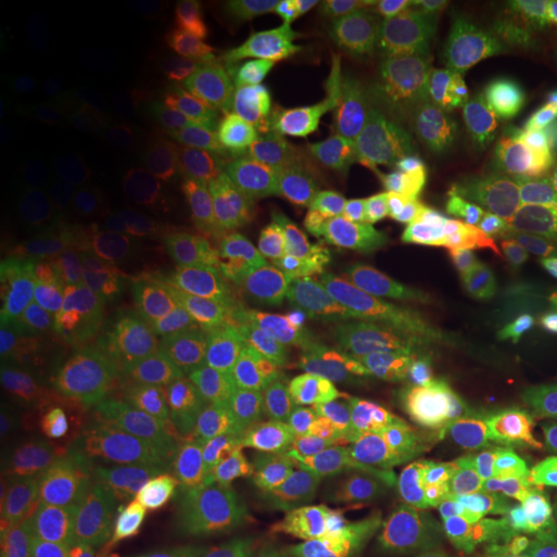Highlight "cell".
Masks as SVG:
<instances>
[{"label": "cell", "instance_id": "obj_1", "mask_svg": "<svg viewBox=\"0 0 557 557\" xmlns=\"http://www.w3.org/2000/svg\"><path fill=\"white\" fill-rule=\"evenodd\" d=\"M305 462L315 491L344 513L403 532L423 521V496L408 457L361 418L320 423Z\"/></svg>", "mask_w": 557, "mask_h": 557}, {"label": "cell", "instance_id": "obj_2", "mask_svg": "<svg viewBox=\"0 0 557 557\" xmlns=\"http://www.w3.org/2000/svg\"><path fill=\"white\" fill-rule=\"evenodd\" d=\"M472 233L540 276L557 278V158H511L455 207Z\"/></svg>", "mask_w": 557, "mask_h": 557}, {"label": "cell", "instance_id": "obj_3", "mask_svg": "<svg viewBox=\"0 0 557 557\" xmlns=\"http://www.w3.org/2000/svg\"><path fill=\"white\" fill-rule=\"evenodd\" d=\"M449 361L406 341L380 346L361 374V421L406 457H429L451 436L447 413Z\"/></svg>", "mask_w": 557, "mask_h": 557}, {"label": "cell", "instance_id": "obj_4", "mask_svg": "<svg viewBox=\"0 0 557 557\" xmlns=\"http://www.w3.org/2000/svg\"><path fill=\"white\" fill-rule=\"evenodd\" d=\"M408 259L451 278L483 308L542 329L547 282L493 248L442 207L429 209L410 235Z\"/></svg>", "mask_w": 557, "mask_h": 557}, {"label": "cell", "instance_id": "obj_5", "mask_svg": "<svg viewBox=\"0 0 557 557\" xmlns=\"http://www.w3.org/2000/svg\"><path fill=\"white\" fill-rule=\"evenodd\" d=\"M447 413L459 447L521 459L557 434V387L449 361Z\"/></svg>", "mask_w": 557, "mask_h": 557}, {"label": "cell", "instance_id": "obj_6", "mask_svg": "<svg viewBox=\"0 0 557 557\" xmlns=\"http://www.w3.org/2000/svg\"><path fill=\"white\" fill-rule=\"evenodd\" d=\"M45 527L58 557H150L152 537L103 472L62 470L47 493Z\"/></svg>", "mask_w": 557, "mask_h": 557}, {"label": "cell", "instance_id": "obj_7", "mask_svg": "<svg viewBox=\"0 0 557 557\" xmlns=\"http://www.w3.org/2000/svg\"><path fill=\"white\" fill-rule=\"evenodd\" d=\"M413 103L431 127L459 145L500 160L537 152V124L493 90L447 70L423 75L413 88Z\"/></svg>", "mask_w": 557, "mask_h": 557}, {"label": "cell", "instance_id": "obj_8", "mask_svg": "<svg viewBox=\"0 0 557 557\" xmlns=\"http://www.w3.org/2000/svg\"><path fill=\"white\" fill-rule=\"evenodd\" d=\"M451 470L468 498L485 557H540L532 496L519 457L459 447Z\"/></svg>", "mask_w": 557, "mask_h": 557}, {"label": "cell", "instance_id": "obj_9", "mask_svg": "<svg viewBox=\"0 0 557 557\" xmlns=\"http://www.w3.org/2000/svg\"><path fill=\"white\" fill-rule=\"evenodd\" d=\"M418 338L451 364L491 369L557 387V367L549 359L542 329L493 310H478L449 325L418 329Z\"/></svg>", "mask_w": 557, "mask_h": 557}, {"label": "cell", "instance_id": "obj_10", "mask_svg": "<svg viewBox=\"0 0 557 557\" xmlns=\"http://www.w3.org/2000/svg\"><path fill=\"white\" fill-rule=\"evenodd\" d=\"M436 52L447 73L500 99L519 94L521 73L511 54L506 13L493 0H455L436 18Z\"/></svg>", "mask_w": 557, "mask_h": 557}, {"label": "cell", "instance_id": "obj_11", "mask_svg": "<svg viewBox=\"0 0 557 557\" xmlns=\"http://www.w3.org/2000/svg\"><path fill=\"white\" fill-rule=\"evenodd\" d=\"M135 421L150 449L169 455L189 468L218 459L230 429L212 408L199 385L165 382L148 389L137 403Z\"/></svg>", "mask_w": 557, "mask_h": 557}, {"label": "cell", "instance_id": "obj_12", "mask_svg": "<svg viewBox=\"0 0 557 557\" xmlns=\"http://www.w3.org/2000/svg\"><path fill=\"white\" fill-rule=\"evenodd\" d=\"M178 517L191 534L212 545L259 537L263 524L259 483L240 465L212 459L191 472Z\"/></svg>", "mask_w": 557, "mask_h": 557}, {"label": "cell", "instance_id": "obj_13", "mask_svg": "<svg viewBox=\"0 0 557 557\" xmlns=\"http://www.w3.org/2000/svg\"><path fill=\"white\" fill-rule=\"evenodd\" d=\"M165 299L178 315L207 331L235 333L256 325L261 329L274 318L259 278L214 261L194 259L184 274L165 282Z\"/></svg>", "mask_w": 557, "mask_h": 557}, {"label": "cell", "instance_id": "obj_14", "mask_svg": "<svg viewBox=\"0 0 557 557\" xmlns=\"http://www.w3.org/2000/svg\"><path fill=\"white\" fill-rule=\"evenodd\" d=\"M372 282L416 331L449 325L472 312L487 310L451 278L418 267L403 253H380L372 261Z\"/></svg>", "mask_w": 557, "mask_h": 557}, {"label": "cell", "instance_id": "obj_15", "mask_svg": "<svg viewBox=\"0 0 557 557\" xmlns=\"http://www.w3.org/2000/svg\"><path fill=\"white\" fill-rule=\"evenodd\" d=\"M504 163L506 160L491 152L468 148L455 139L431 137L418 139L403 152L400 171L423 201L436 207H457L496 176Z\"/></svg>", "mask_w": 557, "mask_h": 557}, {"label": "cell", "instance_id": "obj_16", "mask_svg": "<svg viewBox=\"0 0 557 557\" xmlns=\"http://www.w3.org/2000/svg\"><path fill=\"white\" fill-rule=\"evenodd\" d=\"M374 243L377 235L372 230L351 222L299 227L282 243L278 267L299 295L320 297L341 282L348 261Z\"/></svg>", "mask_w": 557, "mask_h": 557}, {"label": "cell", "instance_id": "obj_17", "mask_svg": "<svg viewBox=\"0 0 557 557\" xmlns=\"http://www.w3.org/2000/svg\"><path fill=\"white\" fill-rule=\"evenodd\" d=\"M54 282L107 310L143 315L165 297V284L143 256H107V259L70 263L54 271Z\"/></svg>", "mask_w": 557, "mask_h": 557}, {"label": "cell", "instance_id": "obj_18", "mask_svg": "<svg viewBox=\"0 0 557 557\" xmlns=\"http://www.w3.org/2000/svg\"><path fill=\"white\" fill-rule=\"evenodd\" d=\"M256 346L278 364L308 374H325L344 359L346 338L338 320L320 310L274 315L256 331Z\"/></svg>", "mask_w": 557, "mask_h": 557}, {"label": "cell", "instance_id": "obj_19", "mask_svg": "<svg viewBox=\"0 0 557 557\" xmlns=\"http://www.w3.org/2000/svg\"><path fill=\"white\" fill-rule=\"evenodd\" d=\"M65 83L70 103L88 124H111L122 116L124 73L107 39L86 37L70 50Z\"/></svg>", "mask_w": 557, "mask_h": 557}, {"label": "cell", "instance_id": "obj_20", "mask_svg": "<svg viewBox=\"0 0 557 557\" xmlns=\"http://www.w3.org/2000/svg\"><path fill=\"white\" fill-rule=\"evenodd\" d=\"M191 472L189 465L156 449L137 451L122 468L120 487L124 498L150 537L181 511Z\"/></svg>", "mask_w": 557, "mask_h": 557}, {"label": "cell", "instance_id": "obj_21", "mask_svg": "<svg viewBox=\"0 0 557 557\" xmlns=\"http://www.w3.org/2000/svg\"><path fill=\"white\" fill-rule=\"evenodd\" d=\"M54 447L70 470L101 472L116 459L122 429L109 403L99 398H75L52 418Z\"/></svg>", "mask_w": 557, "mask_h": 557}, {"label": "cell", "instance_id": "obj_22", "mask_svg": "<svg viewBox=\"0 0 557 557\" xmlns=\"http://www.w3.org/2000/svg\"><path fill=\"white\" fill-rule=\"evenodd\" d=\"M205 158L218 171L238 173V178H261L282 173L292 163V143L276 127L263 122L218 124L214 135H205Z\"/></svg>", "mask_w": 557, "mask_h": 557}, {"label": "cell", "instance_id": "obj_23", "mask_svg": "<svg viewBox=\"0 0 557 557\" xmlns=\"http://www.w3.org/2000/svg\"><path fill=\"white\" fill-rule=\"evenodd\" d=\"M181 240L194 250L199 261L225 263V267L243 271V274L259 278V282L269 269V259L263 253L261 243L238 222L222 218L191 220L184 225Z\"/></svg>", "mask_w": 557, "mask_h": 557}, {"label": "cell", "instance_id": "obj_24", "mask_svg": "<svg viewBox=\"0 0 557 557\" xmlns=\"http://www.w3.org/2000/svg\"><path fill=\"white\" fill-rule=\"evenodd\" d=\"M331 29L361 45H389L400 39L416 16V5L400 0H336L320 5Z\"/></svg>", "mask_w": 557, "mask_h": 557}, {"label": "cell", "instance_id": "obj_25", "mask_svg": "<svg viewBox=\"0 0 557 557\" xmlns=\"http://www.w3.org/2000/svg\"><path fill=\"white\" fill-rule=\"evenodd\" d=\"M540 557H557V434L521 457Z\"/></svg>", "mask_w": 557, "mask_h": 557}, {"label": "cell", "instance_id": "obj_26", "mask_svg": "<svg viewBox=\"0 0 557 557\" xmlns=\"http://www.w3.org/2000/svg\"><path fill=\"white\" fill-rule=\"evenodd\" d=\"M21 218L50 235H81L94 225L96 209L81 191L39 189L18 199Z\"/></svg>", "mask_w": 557, "mask_h": 557}, {"label": "cell", "instance_id": "obj_27", "mask_svg": "<svg viewBox=\"0 0 557 557\" xmlns=\"http://www.w3.org/2000/svg\"><path fill=\"white\" fill-rule=\"evenodd\" d=\"M312 557H400L364 534L336 524V521H310L295 529Z\"/></svg>", "mask_w": 557, "mask_h": 557}, {"label": "cell", "instance_id": "obj_28", "mask_svg": "<svg viewBox=\"0 0 557 557\" xmlns=\"http://www.w3.org/2000/svg\"><path fill=\"white\" fill-rule=\"evenodd\" d=\"M158 225V207L156 201L145 194H120L109 201L103 212V227L109 238L124 246L143 243Z\"/></svg>", "mask_w": 557, "mask_h": 557}, {"label": "cell", "instance_id": "obj_29", "mask_svg": "<svg viewBox=\"0 0 557 557\" xmlns=\"http://www.w3.org/2000/svg\"><path fill=\"white\" fill-rule=\"evenodd\" d=\"M32 346V329L21 315H3V336H0V348H3V361L16 364V361L29 351Z\"/></svg>", "mask_w": 557, "mask_h": 557}, {"label": "cell", "instance_id": "obj_30", "mask_svg": "<svg viewBox=\"0 0 557 557\" xmlns=\"http://www.w3.org/2000/svg\"><path fill=\"white\" fill-rule=\"evenodd\" d=\"M261 557H312V555L308 545H305V542L297 537L295 529H292V532L274 534V537L263 545Z\"/></svg>", "mask_w": 557, "mask_h": 557}, {"label": "cell", "instance_id": "obj_31", "mask_svg": "<svg viewBox=\"0 0 557 557\" xmlns=\"http://www.w3.org/2000/svg\"><path fill=\"white\" fill-rule=\"evenodd\" d=\"M542 338H545L549 359H553L557 367V295L547 302L545 320H542Z\"/></svg>", "mask_w": 557, "mask_h": 557}, {"label": "cell", "instance_id": "obj_32", "mask_svg": "<svg viewBox=\"0 0 557 557\" xmlns=\"http://www.w3.org/2000/svg\"><path fill=\"white\" fill-rule=\"evenodd\" d=\"M553 152H555V158H557V137H555V143H553Z\"/></svg>", "mask_w": 557, "mask_h": 557}]
</instances>
